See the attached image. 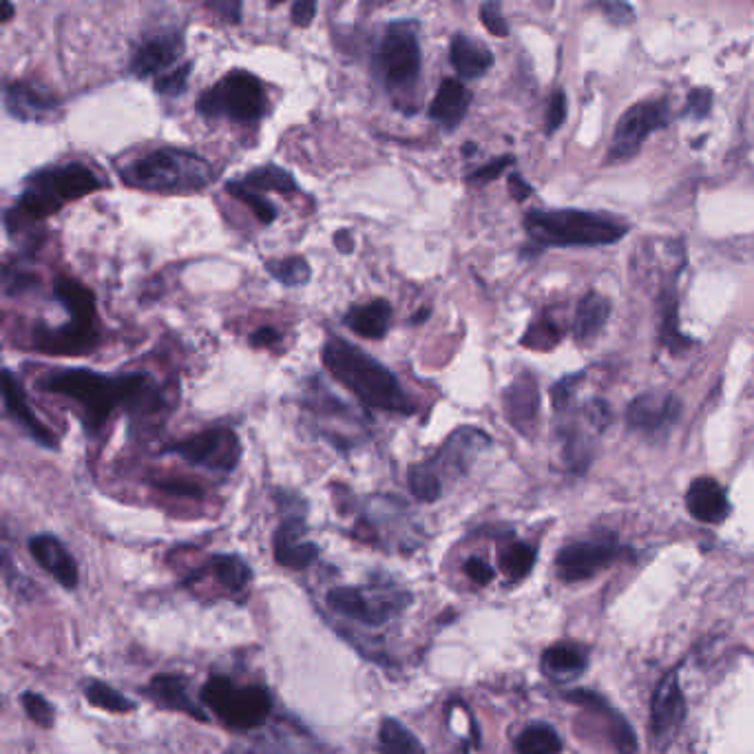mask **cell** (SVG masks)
I'll list each match as a JSON object with an SVG mask.
<instances>
[{
  "label": "cell",
  "mask_w": 754,
  "mask_h": 754,
  "mask_svg": "<svg viewBox=\"0 0 754 754\" xmlns=\"http://www.w3.org/2000/svg\"><path fill=\"white\" fill-rule=\"evenodd\" d=\"M39 387L76 403L91 434L111 418L116 407H124L133 420L157 416L168 407L162 387L144 372L109 376L85 368L56 370L45 374Z\"/></svg>",
  "instance_id": "1"
},
{
  "label": "cell",
  "mask_w": 754,
  "mask_h": 754,
  "mask_svg": "<svg viewBox=\"0 0 754 754\" xmlns=\"http://www.w3.org/2000/svg\"><path fill=\"white\" fill-rule=\"evenodd\" d=\"M321 361L330 376L352 392L363 407L398 416L416 414L414 401L407 396L394 372L359 346L341 337H330L324 346Z\"/></svg>",
  "instance_id": "2"
},
{
  "label": "cell",
  "mask_w": 754,
  "mask_h": 754,
  "mask_svg": "<svg viewBox=\"0 0 754 754\" xmlns=\"http://www.w3.org/2000/svg\"><path fill=\"white\" fill-rule=\"evenodd\" d=\"M122 182L146 193H197L215 179V171L199 153L162 146L122 168Z\"/></svg>",
  "instance_id": "3"
},
{
  "label": "cell",
  "mask_w": 754,
  "mask_h": 754,
  "mask_svg": "<svg viewBox=\"0 0 754 754\" xmlns=\"http://www.w3.org/2000/svg\"><path fill=\"white\" fill-rule=\"evenodd\" d=\"M102 188V179L87 164L72 162L63 166H47L32 173L14 208L8 212L30 221H43L69 201L83 199Z\"/></svg>",
  "instance_id": "4"
},
{
  "label": "cell",
  "mask_w": 754,
  "mask_h": 754,
  "mask_svg": "<svg viewBox=\"0 0 754 754\" xmlns=\"http://www.w3.org/2000/svg\"><path fill=\"white\" fill-rule=\"evenodd\" d=\"M525 226L540 245H604L626 234V226L587 210H532Z\"/></svg>",
  "instance_id": "5"
},
{
  "label": "cell",
  "mask_w": 754,
  "mask_h": 754,
  "mask_svg": "<svg viewBox=\"0 0 754 754\" xmlns=\"http://www.w3.org/2000/svg\"><path fill=\"white\" fill-rule=\"evenodd\" d=\"M197 113L206 120H234L243 124L260 122L269 113L266 87L258 76L234 69L208 87L195 105Z\"/></svg>",
  "instance_id": "6"
},
{
  "label": "cell",
  "mask_w": 754,
  "mask_h": 754,
  "mask_svg": "<svg viewBox=\"0 0 754 754\" xmlns=\"http://www.w3.org/2000/svg\"><path fill=\"white\" fill-rule=\"evenodd\" d=\"M304 412L310 418L317 436L341 451H348L368 438L370 418L357 414L352 405L332 394L330 387L317 376L306 385Z\"/></svg>",
  "instance_id": "7"
},
{
  "label": "cell",
  "mask_w": 754,
  "mask_h": 754,
  "mask_svg": "<svg viewBox=\"0 0 754 754\" xmlns=\"http://www.w3.org/2000/svg\"><path fill=\"white\" fill-rule=\"evenodd\" d=\"M418 23L412 19L385 25L374 56V67L387 91L409 94L416 89L423 69Z\"/></svg>",
  "instance_id": "8"
},
{
  "label": "cell",
  "mask_w": 754,
  "mask_h": 754,
  "mask_svg": "<svg viewBox=\"0 0 754 754\" xmlns=\"http://www.w3.org/2000/svg\"><path fill=\"white\" fill-rule=\"evenodd\" d=\"M201 701L234 730H253L269 721L273 712V695L262 686H239L228 677H210L201 692Z\"/></svg>",
  "instance_id": "9"
},
{
  "label": "cell",
  "mask_w": 754,
  "mask_h": 754,
  "mask_svg": "<svg viewBox=\"0 0 754 754\" xmlns=\"http://www.w3.org/2000/svg\"><path fill=\"white\" fill-rule=\"evenodd\" d=\"M328 607L359 624L383 626L398 618L409 604V591L394 589H359V587H337L326 598Z\"/></svg>",
  "instance_id": "10"
},
{
  "label": "cell",
  "mask_w": 754,
  "mask_h": 754,
  "mask_svg": "<svg viewBox=\"0 0 754 754\" xmlns=\"http://www.w3.org/2000/svg\"><path fill=\"white\" fill-rule=\"evenodd\" d=\"M162 454L179 456L195 467L230 473L239 465L241 442L234 429L219 425V427L204 429L195 436H188L184 440L171 442L168 447H164Z\"/></svg>",
  "instance_id": "11"
},
{
  "label": "cell",
  "mask_w": 754,
  "mask_h": 754,
  "mask_svg": "<svg viewBox=\"0 0 754 754\" xmlns=\"http://www.w3.org/2000/svg\"><path fill=\"white\" fill-rule=\"evenodd\" d=\"M666 124H668V102L664 100L637 102L620 118L613 133L609 160L611 162L631 160L642 149L646 138L664 129Z\"/></svg>",
  "instance_id": "12"
},
{
  "label": "cell",
  "mask_w": 754,
  "mask_h": 754,
  "mask_svg": "<svg viewBox=\"0 0 754 754\" xmlns=\"http://www.w3.org/2000/svg\"><path fill=\"white\" fill-rule=\"evenodd\" d=\"M184 54L182 30H162L140 41L129 61V74L133 78H160L175 69Z\"/></svg>",
  "instance_id": "13"
},
{
  "label": "cell",
  "mask_w": 754,
  "mask_h": 754,
  "mask_svg": "<svg viewBox=\"0 0 754 754\" xmlns=\"http://www.w3.org/2000/svg\"><path fill=\"white\" fill-rule=\"evenodd\" d=\"M684 714L686 699L679 688L677 670H673L659 681L651 706V732L659 750H666L673 743L684 723Z\"/></svg>",
  "instance_id": "14"
},
{
  "label": "cell",
  "mask_w": 754,
  "mask_h": 754,
  "mask_svg": "<svg viewBox=\"0 0 754 754\" xmlns=\"http://www.w3.org/2000/svg\"><path fill=\"white\" fill-rule=\"evenodd\" d=\"M100 337L96 324L72 319L63 326H39L34 332V346L52 357H80L98 346Z\"/></svg>",
  "instance_id": "15"
},
{
  "label": "cell",
  "mask_w": 754,
  "mask_h": 754,
  "mask_svg": "<svg viewBox=\"0 0 754 754\" xmlns=\"http://www.w3.org/2000/svg\"><path fill=\"white\" fill-rule=\"evenodd\" d=\"M618 551L609 543H576L565 547L556 558L560 580L580 582L589 580L615 560Z\"/></svg>",
  "instance_id": "16"
},
{
  "label": "cell",
  "mask_w": 754,
  "mask_h": 754,
  "mask_svg": "<svg viewBox=\"0 0 754 754\" xmlns=\"http://www.w3.org/2000/svg\"><path fill=\"white\" fill-rule=\"evenodd\" d=\"M681 414V403L673 394L648 392L637 396L626 409V423L633 431L662 434L670 429Z\"/></svg>",
  "instance_id": "17"
},
{
  "label": "cell",
  "mask_w": 754,
  "mask_h": 754,
  "mask_svg": "<svg viewBox=\"0 0 754 754\" xmlns=\"http://www.w3.org/2000/svg\"><path fill=\"white\" fill-rule=\"evenodd\" d=\"M3 403H6V412L8 416L23 427V431L36 440L41 447L47 449H58V438L56 434L32 412L30 401L25 396L23 385L19 383V379L12 374V370L3 372Z\"/></svg>",
  "instance_id": "18"
},
{
  "label": "cell",
  "mask_w": 754,
  "mask_h": 754,
  "mask_svg": "<svg viewBox=\"0 0 754 754\" xmlns=\"http://www.w3.org/2000/svg\"><path fill=\"white\" fill-rule=\"evenodd\" d=\"M3 102L6 111L21 122H43L58 107V100L50 91L25 80L8 83L3 91Z\"/></svg>",
  "instance_id": "19"
},
{
  "label": "cell",
  "mask_w": 754,
  "mask_h": 754,
  "mask_svg": "<svg viewBox=\"0 0 754 754\" xmlns=\"http://www.w3.org/2000/svg\"><path fill=\"white\" fill-rule=\"evenodd\" d=\"M505 403V414L510 423L525 436H532V431L538 425L540 416V390L534 374H521L502 396Z\"/></svg>",
  "instance_id": "20"
},
{
  "label": "cell",
  "mask_w": 754,
  "mask_h": 754,
  "mask_svg": "<svg viewBox=\"0 0 754 754\" xmlns=\"http://www.w3.org/2000/svg\"><path fill=\"white\" fill-rule=\"evenodd\" d=\"M489 436L476 427H460L456 429L445 445L438 449V454L425 462L429 469H447L454 473H460L469 467V462L489 447Z\"/></svg>",
  "instance_id": "21"
},
{
  "label": "cell",
  "mask_w": 754,
  "mask_h": 754,
  "mask_svg": "<svg viewBox=\"0 0 754 754\" xmlns=\"http://www.w3.org/2000/svg\"><path fill=\"white\" fill-rule=\"evenodd\" d=\"M30 554L65 589L72 591L78 587V580H80L78 565L74 560V556L67 551V547L56 536H50V534L34 536L30 540Z\"/></svg>",
  "instance_id": "22"
},
{
  "label": "cell",
  "mask_w": 754,
  "mask_h": 754,
  "mask_svg": "<svg viewBox=\"0 0 754 754\" xmlns=\"http://www.w3.org/2000/svg\"><path fill=\"white\" fill-rule=\"evenodd\" d=\"M306 525L302 518H288L275 534V558L286 569H306L319 558V547L304 540Z\"/></svg>",
  "instance_id": "23"
},
{
  "label": "cell",
  "mask_w": 754,
  "mask_h": 754,
  "mask_svg": "<svg viewBox=\"0 0 754 754\" xmlns=\"http://www.w3.org/2000/svg\"><path fill=\"white\" fill-rule=\"evenodd\" d=\"M686 505L692 518L708 525H719L730 514L728 495L714 478H697L686 493Z\"/></svg>",
  "instance_id": "24"
},
{
  "label": "cell",
  "mask_w": 754,
  "mask_h": 754,
  "mask_svg": "<svg viewBox=\"0 0 754 754\" xmlns=\"http://www.w3.org/2000/svg\"><path fill=\"white\" fill-rule=\"evenodd\" d=\"M469 105V89L456 78H445L429 105V118L438 122L445 131H454L465 120Z\"/></svg>",
  "instance_id": "25"
},
{
  "label": "cell",
  "mask_w": 754,
  "mask_h": 754,
  "mask_svg": "<svg viewBox=\"0 0 754 754\" xmlns=\"http://www.w3.org/2000/svg\"><path fill=\"white\" fill-rule=\"evenodd\" d=\"M449 63L460 78L476 80L493 67V54L480 41H473L467 34H454L449 43Z\"/></svg>",
  "instance_id": "26"
},
{
  "label": "cell",
  "mask_w": 754,
  "mask_h": 754,
  "mask_svg": "<svg viewBox=\"0 0 754 754\" xmlns=\"http://www.w3.org/2000/svg\"><path fill=\"white\" fill-rule=\"evenodd\" d=\"M392 306L385 299H374L363 306H352L343 315V326L354 335L372 341H381L392 326Z\"/></svg>",
  "instance_id": "27"
},
{
  "label": "cell",
  "mask_w": 754,
  "mask_h": 754,
  "mask_svg": "<svg viewBox=\"0 0 754 754\" xmlns=\"http://www.w3.org/2000/svg\"><path fill=\"white\" fill-rule=\"evenodd\" d=\"M146 692L153 697V701H157L164 708L177 710V712H186L199 721H204V712L193 703V699L188 697L186 690V679L179 675H157L153 677V681L149 684Z\"/></svg>",
  "instance_id": "28"
},
{
  "label": "cell",
  "mask_w": 754,
  "mask_h": 754,
  "mask_svg": "<svg viewBox=\"0 0 754 754\" xmlns=\"http://www.w3.org/2000/svg\"><path fill=\"white\" fill-rule=\"evenodd\" d=\"M239 186L253 190V193H282V195H291V193H299V184L295 179V175L277 164H264L258 166L253 171H248L245 175L237 177Z\"/></svg>",
  "instance_id": "29"
},
{
  "label": "cell",
  "mask_w": 754,
  "mask_h": 754,
  "mask_svg": "<svg viewBox=\"0 0 754 754\" xmlns=\"http://www.w3.org/2000/svg\"><path fill=\"white\" fill-rule=\"evenodd\" d=\"M611 315V302L598 293H589L576 310V319H573V335L580 343L593 341L602 328L607 326Z\"/></svg>",
  "instance_id": "30"
},
{
  "label": "cell",
  "mask_w": 754,
  "mask_h": 754,
  "mask_svg": "<svg viewBox=\"0 0 754 754\" xmlns=\"http://www.w3.org/2000/svg\"><path fill=\"white\" fill-rule=\"evenodd\" d=\"M54 295L58 304L69 313L72 319L96 324V299L89 288H85L78 280L58 277L54 284Z\"/></svg>",
  "instance_id": "31"
},
{
  "label": "cell",
  "mask_w": 754,
  "mask_h": 754,
  "mask_svg": "<svg viewBox=\"0 0 754 754\" xmlns=\"http://www.w3.org/2000/svg\"><path fill=\"white\" fill-rule=\"evenodd\" d=\"M379 745L381 754H425V747L418 741V736L392 717H385L381 723Z\"/></svg>",
  "instance_id": "32"
},
{
  "label": "cell",
  "mask_w": 754,
  "mask_h": 754,
  "mask_svg": "<svg viewBox=\"0 0 754 754\" xmlns=\"http://www.w3.org/2000/svg\"><path fill=\"white\" fill-rule=\"evenodd\" d=\"M518 754H560L562 741L549 723H534L516 741Z\"/></svg>",
  "instance_id": "33"
},
{
  "label": "cell",
  "mask_w": 754,
  "mask_h": 754,
  "mask_svg": "<svg viewBox=\"0 0 754 754\" xmlns=\"http://www.w3.org/2000/svg\"><path fill=\"white\" fill-rule=\"evenodd\" d=\"M269 275L286 288L306 286L313 277V269L306 258H286V260H271L266 262Z\"/></svg>",
  "instance_id": "34"
},
{
  "label": "cell",
  "mask_w": 754,
  "mask_h": 754,
  "mask_svg": "<svg viewBox=\"0 0 754 754\" xmlns=\"http://www.w3.org/2000/svg\"><path fill=\"white\" fill-rule=\"evenodd\" d=\"M208 569L212 571L217 582L228 591H241L250 578L248 565L237 556H215L208 562Z\"/></svg>",
  "instance_id": "35"
},
{
  "label": "cell",
  "mask_w": 754,
  "mask_h": 754,
  "mask_svg": "<svg viewBox=\"0 0 754 754\" xmlns=\"http://www.w3.org/2000/svg\"><path fill=\"white\" fill-rule=\"evenodd\" d=\"M226 193L232 195L234 199L243 201L250 210H253V215L260 219V223H264V226H271L280 215L277 206L273 201H269L266 195H260V193H253V190L239 186L237 179L226 182Z\"/></svg>",
  "instance_id": "36"
},
{
  "label": "cell",
  "mask_w": 754,
  "mask_h": 754,
  "mask_svg": "<svg viewBox=\"0 0 754 754\" xmlns=\"http://www.w3.org/2000/svg\"><path fill=\"white\" fill-rule=\"evenodd\" d=\"M85 697L91 706L96 708H102L107 712H129L133 710V703L122 695L118 692L116 688L102 684V681H89L85 686Z\"/></svg>",
  "instance_id": "37"
},
{
  "label": "cell",
  "mask_w": 754,
  "mask_h": 754,
  "mask_svg": "<svg viewBox=\"0 0 754 754\" xmlns=\"http://www.w3.org/2000/svg\"><path fill=\"white\" fill-rule=\"evenodd\" d=\"M545 668L554 675H578L584 668V655L571 646H554L543 655Z\"/></svg>",
  "instance_id": "38"
},
{
  "label": "cell",
  "mask_w": 754,
  "mask_h": 754,
  "mask_svg": "<svg viewBox=\"0 0 754 754\" xmlns=\"http://www.w3.org/2000/svg\"><path fill=\"white\" fill-rule=\"evenodd\" d=\"M409 491L420 502H436L442 493V480L423 462L409 469Z\"/></svg>",
  "instance_id": "39"
},
{
  "label": "cell",
  "mask_w": 754,
  "mask_h": 754,
  "mask_svg": "<svg viewBox=\"0 0 754 754\" xmlns=\"http://www.w3.org/2000/svg\"><path fill=\"white\" fill-rule=\"evenodd\" d=\"M502 569L507 571L510 578L514 580H521L525 578L532 569H534V562H536V551L529 547V545H512L510 549L502 551Z\"/></svg>",
  "instance_id": "40"
},
{
  "label": "cell",
  "mask_w": 754,
  "mask_h": 754,
  "mask_svg": "<svg viewBox=\"0 0 754 754\" xmlns=\"http://www.w3.org/2000/svg\"><path fill=\"white\" fill-rule=\"evenodd\" d=\"M662 339L673 350H684L688 343L677 330V297L673 291L662 295Z\"/></svg>",
  "instance_id": "41"
},
{
  "label": "cell",
  "mask_w": 754,
  "mask_h": 754,
  "mask_svg": "<svg viewBox=\"0 0 754 754\" xmlns=\"http://www.w3.org/2000/svg\"><path fill=\"white\" fill-rule=\"evenodd\" d=\"M190 69H193V63H182L175 69L166 72L164 76L155 78V83H153L155 94L162 96V98H177V96H182L186 91V87H188Z\"/></svg>",
  "instance_id": "42"
},
{
  "label": "cell",
  "mask_w": 754,
  "mask_h": 754,
  "mask_svg": "<svg viewBox=\"0 0 754 754\" xmlns=\"http://www.w3.org/2000/svg\"><path fill=\"white\" fill-rule=\"evenodd\" d=\"M23 708L28 710V714L43 728H52L54 725V708L52 703L39 695V692H25L23 695Z\"/></svg>",
  "instance_id": "43"
},
{
  "label": "cell",
  "mask_w": 754,
  "mask_h": 754,
  "mask_svg": "<svg viewBox=\"0 0 754 754\" xmlns=\"http://www.w3.org/2000/svg\"><path fill=\"white\" fill-rule=\"evenodd\" d=\"M3 286H6V295L19 297V295H25L28 291H34L39 286V277L32 273H25L21 269L14 271L12 266H6Z\"/></svg>",
  "instance_id": "44"
},
{
  "label": "cell",
  "mask_w": 754,
  "mask_h": 754,
  "mask_svg": "<svg viewBox=\"0 0 754 754\" xmlns=\"http://www.w3.org/2000/svg\"><path fill=\"white\" fill-rule=\"evenodd\" d=\"M480 19H482V25L487 28L489 34H493L498 39L510 36V25H507L505 17H502V10L498 3H484L480 8Z\"/></svg>",
  "instance_id": "45"
},
{
  "label": "cell",
  "mask_w": 754,
  "mask_h": 754,
  "mask_svg": "<svg viewBox=\"0 0 754 754\" xmlns=\"http://www.w3.org/2000/svg\"><path fill=\"white\" fill-rule=\"evenodd\" d=\"M582 416L589 427L602 431L611 423V407L604 401H589L582 407Z\"/></svg>",
  "instance_id": "46"
},
{
  "label": "cell",
  "mask_w": 754,
  "mask_h": 754,
  "mask_svg": "<svg viewBox=\"0 0 754 754\" xmlns=\"http://www.w3.org/2000/svg\"><path fill=\"white\" fill-rule=\"evenodd\" d=\"M613 741H615L620 754H635V750H637V739H635L633 728L618 714H615V725H613Z\"/></svg>",
  "instance_id": "47"
},
{
  "label": "cell",
  "mask_w": 754,
  "mask_h": 754,
  "mask_svg": "<svg viewBox=\"0 0 754 754\" xmlns=\"http://www.w3.org/2000/svg\"><path fill=\"white\" fill-rule=\"evenodd\" d=\"M580 379H582V376H567V379H562L560 383L554 385L551 396H554V407H556V412L569 409V405H571V401H573V394H576V385L580 383Z\"/></svg>",
  "instance_id": "48"
},
{
  "label": "cell",
  "mask_w": 754,
  "mask_h": 754,
  "mask_svg": "<svg viewBox=\"0 0 754 754\" xmlns=\"http://www.w3.org/2000/svg\"><path fill=\"white\" fill-rule=\"evenodd\" d=\"M510 164H512V157H498L495 162H491V164H487V166L473 171V173L467 177V182H469V184H487V182L495 179V177H498L502 171H505Z\"/></svg>",
  "instance_id": "49"
},
{
  "label": "cell",
  "mask_w": 754,
  "mask_h": 754,
  "mask_svg": "<svg viewBox=\"0 0 754 754\" xmlns=\"http://www.w3.org/2000/svg\"><path fill=\"white\" fill-rule=\"evenodd\" d=\"M565 118H567V96L565 91H556L549 105V113H547V131L554 133L556 129H560Z\"/></svg>",
  "instance_id": "50"
},
{
  "label": "cell",
  "mask_w": 754,
  "mask_h": 754,
  "mask_svg": "<svg viewBox=\"0 0 754 754\" xmlns=\"http://www.w3.org/2000/svg\"><path fill=\"white\" fill-rule=\"evenodd\" d=\"M710 107H712V91L710 89H695L690 96H688V107L686 111L695 118H703L710 113Z\"/></svg>",
  "instance_id": "51"
},
{
  "label": "cell",
  "mask_w": 754,
  "mask_h": 754,
  "mask_svg": "<svg viewBox=\"0 0 754 754\" xmlns=\"http://www.w3.org/2000/svg\"><path fill=\"white\" fill-rule=\"evenodd\" d=\"M465 573L469 576L471 582H476L480 587H484V584H489L493 580V569L484 560H480V558H469L465 562Z\"/></svg>",
  "instance_id": "52"
},
{
  "label": "cell",
  "mask_w": 754,
  "mask_h": 754,
  "mask_svg": "<svg viewBox=\"0 0 754 754\" xmlns=\"http://www.w3.org/2000/svg\"><path fill=\"white\" fill-rule=\"evenodd\" d=\"M315 14H317V3H315V0H297V3L293 6V10H291V19H293V23L297 28L313 25Z\"/></svg>",
  "instance_id": "53"
},
{
  "label": "cell",
  "mask_w": 754,
  "mask_h": 754,
  "mask_svg": "<svg viewBox=\"0 0 754 754\" xmlns=\"http://www.w3.org/2000/svg\"><path fill=\"white\" fill-rule=\"evenodd\" d=\"M282 341V332L275 328H260L250 335V346L253 348H273Z\"/></svg>",
  "instance_id": "54"
},
{
  "label": "cell",
  "mask_w": 754,
  "mask_h": 754,
  "mask_svg": "<svg viewBox=\"0 0 754 754\" xmlns=\"http://www.w3.org/2000/svg\"><path fill=\"white\" fill-rule=\"evenodd\" d=\"M602 10L607 12L609 21H613L618 25L633 23V17H635V12L629 6H624V3H607V6H602Z\"/></svg>",
  "instance_id": "55"
},
{
  "label": "cell",
  "mask_w": 754,
  "mask_h": 754,
  "mask_svg": "<svg viewBox=\"0 0 754 754\" xmlns=\"http://www.w3.org/2000/svg\"><path fill=\"white\" fill-rule=\"evenodd\" d=\"M304 752V750H302ZM302 752H295L293 747H288L286 743H271V741H264L260 743L258 747H248L243 754H302ZM306 754H319V752H306Z\"/></svg>",
  "instance_id": "56"
},
{
  "label": "cell",
  "mask_w": 754,
  "mask_h": 754,
  "mask_svg": "<svg viewBox=\"0 0 754 754\" xmlns=\"http://www.w3.org/2000/svg\"><path fill=\"white\" fill-rule=\"evenodd\" d=\"M567 697H569L571 701H576V703H584V706L595 708V710H609V708L604 706L602 697H598V695H593V692H589V690H576V692H569Z\"/></svg>",
  "instance_id": "57"
},
{
  "label": "cell",
  "mask_w": 754,
  "mask_h": 754,
  "mask_svg": "<svg viewBox=\"0 0 754 754\" xmlns=\"http://www.w3.org/2000/svg\"><path fill=\"white\" fill-rule=\"evenodd\" d=\"M157 487L164 491L177 493V495H190V498L201 495V489L197 484H190V482H160Z\"/></svg>",
  "instance_id": "58"
},
{
  "label": "cell",
  "mask_w": 754,
  "mask_h": 754,
  "mask_svg": "<svg viewBox=\"0 0 754 754\" xmlns=\"http://www.w3.org/2000/svg\"><path fill=\"white\" fill-rule=\"evenodd\" d=\"M208 8L215 12H221L223 21H228V23L241 21V3H210Z\"/></svg>",
  "instance_id": "59"
},
{
  "label": "cell",
  "mask_w": 754,
  "mask_h": 754,
  "mask_svg": "<svg viewBox=\"0 0 754 754\" xmlns=\"http://www.w3.org/2000/svg\"><path fill=\"white\" fill-rule=\"evenodd\" d=\"M510 190H512V195H514L518 201H523V199H527V197L532 195V186H529L521 175H512V177H510Z\"/></svg>",
  "instance_id": "60"
},
{
  "label": "cell",
  "mask_w": 754,
  "mask_h": 754,
  "mask_svg": "<svg viewBox=\"0 0 754 754\" xmlns=\"http://www.w3.org/2000/svg\"><path fill=\"white\" fill-rule=\"evenodd\" d=\"M335 245L341 250L343 255L352 253V250H354V237H352V232H350V230H339V232L335 234Z\"/></svg>",
  "instance_id": "61"
},
{
  "label": "cell",
  "mask_w": 754,
  "mask_h": 754,
  "mask_svg": "<svg viewBox=\"0 0 754 754\" xmlns=\"http://www.w3.org/2000/svg\"><path fill=\"white\" fill-rule=\"evenodd\" d=\"M429 308H423V310H418L414 317H412V326H420L423 321H427V317H429Z\"/></svg>",
  "instance_id": "62"
},
{
  "label": "cell",
  "mask_w": 754,
  "mask_h": 754,
  "mask_svg": "<svg viewBox=\"0 0 754 754\" xmlns=\"http://www.w3.org/2000/svg\"><path fill=\"white\" fill-rule=\"evenodd\" d=\"M12 14H14V6H12V3H6V12H3V23H10V21H12Z\"/></svg>",
  "instance_id": "63"
}]
</instances>
